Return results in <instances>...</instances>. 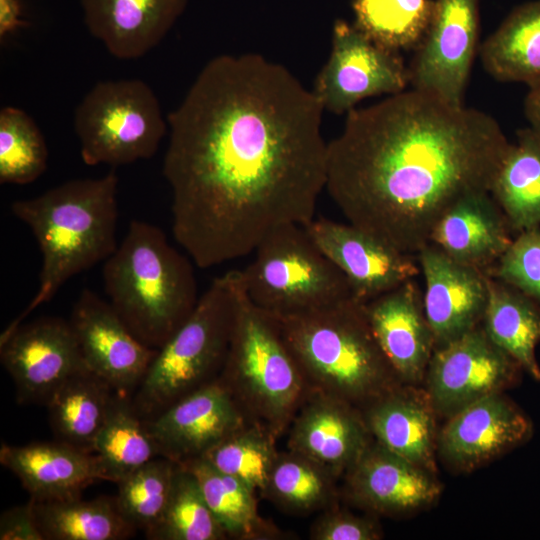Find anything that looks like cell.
<instances>
[{
    "instance_id": "11",
    "label": "cell",
    "mask_w": 540,
    "mask_h": 540,
    "mask_svg": "<svg viewBox=\"0 0 540 540\" xmlns=\"http://www.w3.org/2000/svg\"><path fill=\"white\" fill-rule=\"evenodd\" d=\"M521 372V366L491 341L480 324L434 350L425 374V392L436 415L449 418L513 386Z\"/></svg>"
},
{
    "instance_id": "34",
    "label": "cell",
    "mask_w": 540,
    "mask_h": 540,
    "mask_svg": "<svg viewBox=\"0 0 540 540\" xmlns=\"http://www.w3.org/2000/svg\"><path fill=\"white\" fill-rule=\"evenodd\" d=\"M354 25L391 50H414L431 22L434 0H354Z\"/></svg>"
},
{
    "instance_id": "15",
    "label": "cell",
    "mask_w": 540,
    "mask_h": 540,
    "mask_svg": "<svg viewBox=\"0 0 540 540\" xmlns=\"http://www.w3.org/2000/svg\"><path fill=\"white\" fill-rule=\"evenodd\" d=\"M322 253L343 273L353 296L368 302L420 272L414 255L404 253L360 228L327 218L303 226Z\"/></svg>"
},
{
    "instance_id": "33",
    "label": "cell",
    "mask_w": 540,
    "mask_h": 540,
    "mask_svg": "<svg viewBox=\"0 0 540 540\" xmlns=\"http://www.w3.org/2000/svg\"><path fill=\"white\" fill-rule=\"evenodd\" d=\"M338 478L296 452H279L262 495L284 513L309 515L338 503Z\"/></svg>"
},
{
    "instance_id": "3",
    "label": "cell",
    "mask_w": 540,
    "mask_h": 540,
    "mask_svg": "<svg viewBox=\"0 0 540 540\" xmlns=\"http://www.w3.org/2000/svg\"><path fill=\"white\" fill-rule=\"evenodd\" d=\"M118 176L114 169L100 178L74 179L41 195L11 204L15 217L29 226L41 254L39 288L11 329L62 285L117 249Z\"/></svg>"
},
{
    "instance_id": "9",
    "label": "cell",
    "mask_w": 540,
    "mask_h": 540,
    "mask_svg": "<svg viewBox=\"0 0 540 540\" xmlns=\"http://www.w3.org/2000/svg\"><path fill=\"white\" fill-rule=\"evenodd\" d=\"M167 128L156 94L137 78L96 83L74 113L80 155L90 166L117 167L149 159Z\"/></svg>"
},
{
    "instance_id": "37",
    "label": "cell",
    "mask_w": 540,
    "mask_h": 540,
    "mask_svg": "<svg viewBox=\"0 0 540 540\" xmlns=\"http://www.w3.org/2000/svg\"><path fill=\"white\" fill-rule=\"evenodd\" d=\"M48 149L38 125L24 110H0V183L25 185L46 170Z\"/></svg>"
},
{
    "instance_id": "24",
    "label": "cell",
    "mask_w": 540,
    "mask_h": 540,
    "mask_svg": "<svg viewBox=\"0 0 540 540\" xmlns=\"http://www.w3.org/2000/svg\"><path fill=\"white\" fill-rule=\"evenodd\" d=\"M0 463L18 477L35 501L78 497L100 480L92 452L59 440L21 446L3 443Z\"/></svg>"
},
{
    "instance_id": "7",
    "label": "cell",
    "mask_w": 540,
    "mask_h": 540,
    "mask_svg": "<svg viewBox=\"0 0 540 540\" xmlns=\"http://www.w3.org/2000/svg\"><path fill=\"white\" fill-rule=\"evenodd\" d=\"M238 289V270L216 277L186 321L157 350L131 398L142 419L156 417L219 377L231 342Z\"/></svg>"
},
{
    "instance_id": "19",
    "label": "cell",
    "mask_w": 540,
    "mask_h": 540,
    "mask_svg": "<svg viewBox=\"0 0 540 540\" xmlns=\"http://www.w3.org/2000/svg\"><path fill=\"white\" fill-rule=\"evenodd\" d=\"M425 280L423 308L435 349L482 322L488 300L487 274L462 264L429 243L417 253Z\"/></svg>"
},
{
    "instance_id": "30",
    "label": "cell",
    "mask_w": 540,
    "mask_h": 540,
    "mask_svg": "<svg viewBox=\"0 0 540 540\" xmlns=\"http://www.w3.org/2000/svg\"><path fill=\"white\" fill-rule=\"evenodd\" d=\"M184 465L197 479L212 513L228 538L278 539L282 532L259 515L256 492L242 481L215 468L204 457Z\"/></svg>"
},
{
    "instance_id": "41",
    "label": "cell",
    "mask_w": 540,
    "mask_h": 540,
    "mask_svg": "<svg viewBox=\"0 0 540 540\" xmlns=\"http://www.w3.org/2000/svg\"><path fill=\"white\" fill-rule=\"evenodd\" d=\"M0 540H45L34 509V500L3 511L0 517Z\"/></svg>"
},
{
    "instance_id": "5",
    "label": "cell",
    "mask_w": 540,
    "mask_h": 540,
    "mask_svg": "<svg viewBox=\"0 0 540 540\" xmlns=\"http://www.w3.org/2000/svg\"><path fill=\"white\" fill-rule=\"evenodd\" d=\"M103 280L115 312L153 349L166 343L198 301L190 261L160 228L144 221L130 222L125 238L105 260Z\"/></svg>"
},
{
    "instance_id": "32",
    "label": "cell",
    "mask_w": 540,
    "mask_h": 540,
    "mask_svg": "<svg viewBox=\"0 0 540 540\" xmlns=\"http://www.w3.org/2000/svg\"><path fill=\"white\" fill-rule=\"evenodd\" d=\"M34 509L45 540H120L135 530L120 513L115 498L34 500Z\"/></svg>"
},
{
    "instance_id": "39",
    "label": "cell",
    "mask_w": 540,
    "mask_h": 540,
    "mask_svg": "<svg viewBox=\"0 0 540 540\" xmlns=\"http://www.w3.org/2000/svg\"><path fill=\"white\" fill-rule=\"evenodd\" d=\"M485 273L517 289L540 307V227L519 232Z\"/></svg>"
},
{
    "instance_id": "14",
    "label": "cell",
    "mask_w": 540,
    "mask_h": 540,
    "mask_svg": "<svg viewBox=\"0 0 540 540\" xmlns=\"http://www.w3.org/2000/svg\"><path fill=\"white\" fill-rule=\"evenodd\" d=\"M144 421L158 455L178 464L203 457L224 438L250 422L219 378Z\"/></svg>"
},
{
    "instance_id": "6",
    "label": "cell",
    "mask_w": 540,
    "mask_h": 540,
    "mask_svg": "<svg viewBox=\"0 0 540 540\" xmlns=\"http://www.w3.org/2000/svg\"><path fill=\"white\" fill-rule=\"evenodd\" d=\"M228 354L219 375L251 422L277 438L288 431L310 389L277 319L255 306L240 282Z\"/></svg>"
},
{
    "instance_id": "42",
    "label": "cell",
    "mask_w": 540,
    "mask_h": 540,
    "mask_svg": "<svg viewBox=\"0 0 540 540\" xmlns=\"http://www.w3.org/2000/svg\"><path fill=\"white\" fill-rule=\"evenodd\" d=\"M24 25L21 5L18 0H0V39H6L10 34Z\"/></svg>"
},
{
    "instance_id": "18",
    "label": "cell",
    "mask_w": 540,
    "mask_h": 540,
    "mask_svg": "<svg viewBox=\"0 0 540 540\" xmlns=\"http://www.w3.org/2000/svg\"><path fill=\"white\" fill-rule=\"evenodd\" d=\"M344 497L371 515L396 517L433 504L441 494L434 472L373 441L343 475Z\"/></svg>"
},
{
    "instance_id": "8",
    "label": "cell",
    "mask_w": 540,
    "mask_h": 540,
    "mask_svg": "<svg viewBox=\"0 0 540 540\" xmlns=\"http://www.w3.org/2000/svg\"><path fill=\"white\" fill-rule=\"evenodd\" d=\"M239 270L248 299L258 308L284 317L336 304L352 297L343 273L297 224L283 225L254 250Z\"/></svg>"
},
{
    "instance_id": "21",
    "label": "cell",
    "mask_w": 540,
    "mask_h": 540,
    "mask_svg": "<svg viewBox=\"0 0 540 540\" xmlns=\"http://www.w3.org/2000/svg\"><path fill=\"white\" fill-rule=\"evenodd\" d=\"M364 307L371 330L402 384L413 386L425 378L435 343L423 295L413 279L365 302Z\"/></svg>"
},
{
    "instance_id": "12",
    "label": "cell",
    "mask_w": 540,
    "mask_h": 540,
    "mask_svg": "<svg viewBox=\"0 0 540 540\" xmlns=\"http://www.w3.org/2000/svg\"><path fill=\"white\" fill-rule=\"evenodd\" d=\"M478 1L434 0L431 22L408 64L412 89L464 105L478 49Z\"/></svg>"
},
{
    "instance_id": "26",
    "label": "cell",
    "mask_w": 540,
    "mask_h": 540,
    "mask_svg": "<svg viewBox=\"0 0 540 540\" xmlns=\"http://www.w3.org/2000/svg\"><path fill=\"white\" fill-rule=\"evenodd\" d=\"M479 54L494 79L540 89V1L514 9L479 46Z\"/></svg>"
},
{
    "instance_id": "17",
    "label": "cell",
    "mask_w": 540,
    "mask_h": 540,
    "mask_svg": "<svg viewBox=\"0 0 540 540\" xmlns=\"http://www.w3.org/2000/svg\"><path fill=\"white\" fill-rule=\"evenodd\" d=\"M530 418L503 392L488 395L447 418L437 453L456 471H472L526 443Z\"/></svg>"
},
{
    "instance_id": "25",
    "label": "cell",
    "mask_w": 540,
    "mask_h": 540,
    "mask_svg": "<svg viewBox=\"0 0 540 540\" xmlns=\"http://www.w3.org/2000/svg\"><path fill=\"white\" fill-rule=\"evenodd\" d=\"M361 411L374 441L435 472L437 415L426 392H418L411 385H402Z\"/></svg>"
},
{
    "instance_id": "1",
    "label": "cell",
    "mask_w": 540,
    "mask_h": 540,
    "mask_svg": "<svg viewBox=\"0 0 540 540\" xmlns=\"http://www.w3.org/2000/svg\"><path fill=\"white\" fill-rule=\"evenodd\" d=\"M323 111L312 90L259 54L219 55L202 68L167 115L162 167L174 238L199 268L315 218L327 183Z\"/></svg>"
},
{
    "instance_id": "27",
    "label": "cell",
    "mask_w": 540,
    "mask_h": 540,
    "mask_svg": "<svg viewBox=\"0 0 540 540\" xmlns=\"http://www.w3.org/2000/svg\"><path fill=\"white\" fill-rule=\"evenodd\" d=\"M488 300L481 326L532 379L540 381V307L512 286L487 275Z\"/></svg>"
},
{
    "instance_id": "28",
    "label": "cell",
    "mask_w": 540,
    "mask_h": 540,
    "mask_svg": "<svg viewBox=\"0 0 540 540\" xmlns=\"http://www.w3.org/2000/svg\"><path fill=\"white\" fill-rule=\"evenodd\" d=\"M494 177L490 194L511 230L540 227V133L530 126L516 133Z\"/></svg>"
},
{
    "instance_id": "2",
    "label": "cell",
    "mask_w": 540,
    "mask_h": 540,
    "mask_svg": "<svg viewBox=\"0 0 540 540\" xmlns=\"http://www.w3.org/2000/svg\"><path fill=\"white\" fill-rule=\"evenodd\" d=\"M509 145L489 114L404 90L346 114L326 190L350 224L414 255L456 201L490 192Z\"/></svg>"
},
{
    "instance_id": "20",
    "label": "cell",
    "mask_w": 540,
    "mask_h": 540,
    "mask_svg": "<svg viewBox=\"0 0 540 540\" xmlns=\"http://www.w3.org/2000/svg\"><path fill=\"white\" fill-rule=\"evenodd\" d=\"M288 432V450L309 458L338 479L374 441L359 408L318 392H310Z\"/></svg>"
},
{
    "instance_id": "38",
    "label": "cell",
    "mask_w": 540,
    "mask_h": 540,
    "mask_svg": "<svg viewBox=\"0 0 540 540\" xmlns=\"http://www.w3.org/2000/svg\"><path fill=\"white\" fill-rule=\"evenodd\" d=\"M177 466L178 463L168 458H154L117 483V507L135 529L146 532L159 522Z\"/></svg>"
},
{
    "instance_id": "35",
    "label": "cell",
    "mask_w": 540,
    "mask_h": 540,
    "mask_svg": "<svg viewBox=\"0 0 540 540\" xmlns=\"http://www.w3.org/2000/svg\"><path fill=\"white\" fill-rule=\"evenodd\" d=\"M153 540H223L228 536L209 508L193 473L178 464L159 522L145 532Z\"/></svg>"
},
{
    "instance_id": "13",
    "label": "cell",
    "mask_w": 540,
    "mask_h": 540,
    "mask_svg": "<svg viewBox=\"0 0 540 540\" xmlns=\"http://www.w3.org/2000/svg\"><path fill=\"white\" fill-rule=\"evenodd\" d=\"M1 363L21 403H47L72 375L89 370L69 321L42 317L7 329L0 338Z\"/></svg>"
},
{
    "instance_id": "22",
    "label": "cell",
    "mask_w": 540,
    "mask_h": 540,
    "mask_svg": "<svg viewBox=\"0 0 540 540\" xmlns=\"http://www.w3.org/2000/svg\"><path fill=\"white\" fill-rule=\"evenodd\" d=\"M187 0H81L84 23L116 58L130 60L156 47Z\"/></svg>"
},
{
    "instance_id": "36",
    "label": "cell",
    "mask_w": 540,
    "mask_h": 540,
    "mask_svg": "<svg viewBox=\"0 0 540 540\" xmlns=\"http://www.w3.org/2000/svg\"><path fill=\"white\" fill-rule=\"evenodd\" d=\"M276 440L277 437L265 427L250 421L203 457L218 470L261 493L279 454Z\"/></svg>"
},
{
    "instance_id": "23",
    "label": "cell",
    "mask_w": 540,
    "mask_h": 540,
    "mask_svg": "<svg viewBox=\"0 0 540 540\" xmlns=\"http://www.w3.org/2000/svg\"><path fill=\"white\" fill-rule=\"evenodd\" d=\"M511 231L490 192H474L441 216L430 243L455 261L487 272L511 244Z\"/></svg>"
},
{
    "instance_id": "40",
    "label": "cell",
    "mask_w": 540,
    "mask_h": 540,
    "mask_svg": "<svg viewBox=\"0 0 540 540\" xmlns=\"http://www.w3.org/2000/svg\"><path fill=\"white\" fill-rule=\"evenodd\" d=\"M371 516H359L341 509L338 503L321 511L310 527L312 540H378L381 526Z\"/></svg>"
},
{
    "instance_id": "16",
    "label": "cell",
    "mask_w": 540,
    "mask_h": 540,
    "mask_svg": "<svg viewBox=\"0 0 540 540\" xmlns=\"http://www.w3.org/2000/svg\"><path fill=\"white\" fill-rule=\"evenodd\" d=\"M69 323L91 372L123 394L138 387L158 349L139 341L110 303L84 289Z\"/></svg>"
},
{
    "instance_id": "31",
    "label": "cell",
    "mask_w": 540,
    "mask_h": 540,
    "mask_svg": "<svg viewBox=\"0 0 540 540\" xmlns=\"http://www.w3.org/2000/svg\"><path fill=\"white\" fill-rule=\"evenodd\" d=\"M100 480L118 483L156 458L158 450L145 421L127 394H114L106 421L92 448Z\"/></svg>"
},
{
    "instance_id": "43",
    "label": "cell",
    "mask_w": 540,
    "mask_h": 540,
    "mask_svg": "<svg viewBox=\"0 0 540 540\" xmlns=\"http://www.w3.org/2000/svg\"><path fill=\"white\" fill-rule=\"evenodd\" d=\"M524 112L529 126L540 133V89L529 90L524 101Z\"/></svg>"
},
{
    "instance_id": "29",
    "label": "cell",
    "mask_w": 540,
    "mask_h": 540,
    "mask_svg": "<svg viewBox=\"0 0 540 540\" xmlns=\"http://www.w3.org/2000/svg\"><path fill=\"white\" fill-rule=\"evenodd\" d=\"M113 391L107 381L90 370L68 378L46 403L58 440L92 452L108 416Z\"/></svg>"
},
{
    "instance_id": "4",
    "label": "cell",
    "mask_w": 540,
    "mask_h": 540,
    "mask_svg": "<svg viewBox=\"0 0 540 540\" xmlns=\"http://www.w3.org/2000/svg\"><path fill=\"white\" fill-rule=\"evenodd\" d=\"M275 318L311 392L363 410L404 385L371 330L364 302L354 296Z\"/></svg>"
},
{
    "instance_id": "10",
    "label": "cell",
    "mask_w": 540,
    "mask_h": 540,
    "mask_svg": "<svg viewBox=\"0 0 540 540\" xmlns=\"http://www.w3.org/2000/svg\"><path fill=\"white\" fill-rule=\"evenodd\" d=\"M331 44L312 89L324 111L347 114L364 98L394 95L409 85L401 53L376 43L354 24L337 20Z\"/></svg>"
}]
</instances>
